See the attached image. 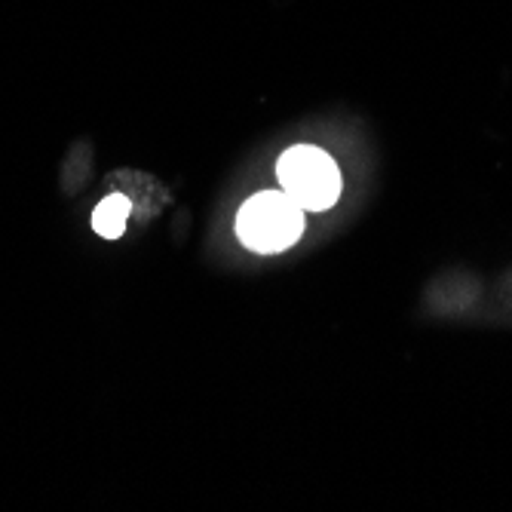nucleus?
Returning a JSON list of instances; mask_svg holds the SVG:
<instances>
[{
    "mask_svg": "<svg viewBox=\"0 0 512 512\" xmlns=\"http://www.w3.org/2000/svg\"><path fill=\"white\" fill-rule=\"evenodd\" d=\"M304 234V209L286 191H261L237 215V237L246 249L276 255L292 249Z\"/></svg>",
    "mask_w": 512,
    "mask_h": 512,
    "instance_id": "1",
    "label": "nucleus"
},
{
    "mask_svg": "<svg viewBox=\"0 0 512 512\" xmlns=\"http://www.w3.org/2000/svg\"><path fill=\"white\" fill-rule=\"evenodd\" d=\"M279 191H286L304 212H325L341 197V169L338 163L313 148L295 145L276 163Z\"/></svg>",
    "mask_w": 512,
    "mask_h": 512,
    "instance_id": "2",
    "label": "nucleus"
},
{
    "mask_svg": "<svg viewBox=\"0 0 512 512\" xmlns=\"http://www.w3.org/2000/svg\"><path fill=\"white\" fill-rule=\"evenodd\" d=\"M129 200L123 194H111L105 197L96 212H92V227H96V234L105 237V240H117L123 237V230H126V221H129Z\"/></svg>",
    "mask_w": 512,
    "mask_h": 512,
    "instance_id": "3",
    "label": "nucleus"
}]
</instances>
